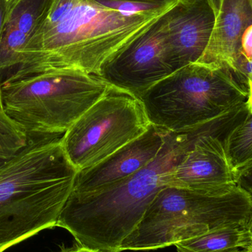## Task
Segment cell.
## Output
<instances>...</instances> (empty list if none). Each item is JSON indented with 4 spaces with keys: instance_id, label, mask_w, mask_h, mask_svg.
I'll list each match as a JSON object with an SVG mask.
<instances>
[{
    "instance_id": "obj_1",
    "label": "cell",
    "mask_w": 252,
    "mask_h": 252,
    "mask_svg": "<svg viewBox=\"0 0 252 252\" xmlns=\"http://www.w3.org/2000/svg\"><path fill=\"white\" fill-rule=\"evenodd\" d=\"M173 7L129 14L107 8L94 0H77L62 20L35 30L21 53L20 63L7 78L57 71L98 76L105 63Z\"/></svg>"
},
{
    "instance_id": "obj_15",
    "label": "cell",
    "mask_w": 252,
    "mask_h": 252,
    "mask_svg": "<svg viewBox=\"0 0 252 252\" xmlns=\"http://www.w3.org/2000/svg\"><path fill=\"white\" fill-rule=\"evenodd\" d=\"M52 2L53 0H19L10 9L6 25L17 28L30 38L47 16Z\"/></svg>"
},
{
    "instance_id": "obj_17",
    "label": "cell",
    "mask_w": 252,
    "mask_h": 252,
    "mask_svg": "<svg viewBox=\"0 0 252 252\" xmlns=\"http://www.w3.org/2000/svg\"><path fill=\"white\" fill-rule=\"evenodd\" d=\"M28 139L25 132L0 111V157H13L27 145Z\"/></svg>"
},
{
    "instance_id": "obj_12",
    "label": "cell",
    "mask_w": 252,
    "mask_h": 252,
    "mask_svg": "<svg viewBox=\"0 0 252 252\" xmlns=\"http://www.w3.org/2000/svg\"><path fill=\"white\" fill-rule=\"evenodd\" d=\"M252 25V0H221L208 45L197 63L232 72L241 53V40Z\"/></svg>"
},
{
    "instance_id": "obj_32",
    "label": "cell",
    "mask_w": 252,
    "mask_h": 252,
    "mask_svg": "<svg viewBox=\"0 0 252 252\" xmlns=\"http://www.w3.org/2000/svg\"><path fill=\"white\" fill-rule=\"evenodd\" d=\"M246 250H249L252 252V247H248V248L246 249Z\"/></svg>"
},
{
    "instance_id": "obj_2",
    "label": "cell",
    "mask_w": 252,
    "mask_h": 252,
    "mask_svg": "<svg viewBox=\"0 0 252 252\" xmlns=\"http://www.w3.org/2000/svg\"><path fill=\"white\" fill-rule=\"evenodd\" d=\"M63 136L28 137L0 165V252L57 226L78 173L63 152Z\"/></svg>"
},
{
    "instance_id": "obj_26",
    "label": "cell",
    "mask_w": 252,
    "mask_h": 252,
    "mask_svg": "<svg viewBox=\"0 0 252 252\" xmlns=\"http://www.w3.org/2000/svg\"><path fill=\"white\" fill-rule=\"evenodd\" d=\"M0 111H1V112H4V109H3L2 99H1V82H0Z\"/></svg>"
},
{
    "instance_id": "obj_7",
    "label": "cell",
    "mask_w": 252,
    "mask_h": 252,
    "mask_svg": "<svg viewBox=\"0 0 252 252\" xmlns=\"http://www.w3.org/2000/svg\"><path fill=\"white\" fill-rule=\"evenodd\" d=\"M151 125L139 97L109 85L106 94L66 130L62 146L79 172L101 162Z\"/></svg>"
},
{
    "instance_id": "obj_29",
    "label": "cell",
    "mask_w": 252,
    "mask_h": 252,
    "mask_svg": "<svg viewBox=\"0 0 252 252\" xmlns=\"http://www.w3.org/2000/svg\"><path fill=\"white\" fill-rule=\"evenodd\" d=\"M248 229H252V218L251 220H250V223H249Z\"/></svg>"
},
{
    "instance_id": "obj_24",
    "label": "cell",
    "mask_w": 252,
    "mask_h": 252,
    "mask_svg": "<svg viewBox=\"0 0 252 252\" xmlns=\"http://www.w3.org/2000/svg\"><path fill=\"white\" fill-rule=\"evenodd\" d=\"M209 2L211 4L213 7V10H215V13L217 15L220 10V4H221V0H208Z\"/></svg>"
},
{
    "instance_id": "obj_5",
    "label": "cell",
    "mask_w": 252,
    "mask_h": 252,
    "mask_svg": "<svg viewBox=\"0 0 252 252\" xmlns=\"http://www.w3.org/2000/svg\"><path fill=\"white\" fill-rule=\"evenodd\" d=\"M95 75L57 71L1 82L6 115L28 137L64 135L109 89Z\"/></svg>"
},
{
    "instance_id": "obj_25",
    "label": "cell",
    "mask_w": 252,
    "mask_h": 252,
    "mask_svg": "<svg viewBox=\"0 0 252 252\" xmlns=\"http://www.w3.org/2000/svg\"><path fill=\"white\" fill-rule=\"evenodd\" d=\"M8 4L9 7H10V10L19 1V0H5Z\"/></svg>"
},
{
    "instance_id": "obj_33",
    "label": "cell",
    "mask_w": 252,
    "mask_h": 252,
    "mask_svg": "<svg viewBox=\"0 0 252 252\" xmlns=\"http://www.w3.org/2000/svg\"></svg>"
},
{
    "instance_id": "obj_28",
    "label": "cell",
    "mask_w": 252,
    "mask_h": 252,
    "mask_svg": "<svg viewBox=\"0 0 252 252\" xmlns=\"http://www.w3.org/2000/svg\"><path fill=\"white\" fill-rule=\"evenodd\" d=\"M10 158V157H9ZM4 158V157H0V165H1V164H3V163L4 162V161H6V160L7 159V158Z\"/></svg>"
},
{
    "instance_id": "obj_23",
    "label": "cell",
    "mask_w": 252,
    "mask_h": 252,
    "mask_svg": "<svg viewBox=\"0 0 252 252\" xmlns=\"http://www.w3.org/2000/svg\"><path fill=\"white\" fill-rule=\"evenodd\" d=\"M248 247H252V229H249L247 237H246L244 249H247Z\"/></svg>"
},
{
    "instance_id": "obj_30",
    "label": "cell",
    "mask_w": 252,
    "mask_h": 252,
    "mask_svg": "<svg viewBox=\"0 0 252 252\" xmlns=\"http://www.w3.org/2000/svg\"><path fill=\"white\" fill-rule=\"evenodd\" d=\"M238 252H252L250 251V250H246V249H244V250H240V251H238Z\"/></svg>"
},
{
    "instance_id": "obj_4",
    "label": "cell",
    "mask_w": 252,
    "mask_h": 252,
    "mask_svg": "<svg viewBox=\"0 0 252 252\" xmlns=\"http://www.w3.org/2000/svg\"><path fill=\"white\" fill-rule=\"evenodd\" d=\"M252 218V196L238 185L214 193L164 187L123 242L121 252L165 248L223 225H249Z\"/></svg>"
},
{
    "instance_id": "obj_18",
    "label": "cell",
    "mask_w": 252,
    "mask_h": 252,
    "mask_svg": "<svg viewBox=\"0 0 252 252\" xmlns=\"http://www.w3.org/2000/svg\"><path fill=\"white\" fill-rule=\"evenodd\" d=\"M107 8L121 13L137 14L145 12H155L164 9L172 8L179 0H165L155 1L151 0H94Z\"/></svg>"
},
{
    "instance_id": "obj_8",
    "label": "cell",
    "mask_w": 252,
    "mask_h": 252,
    "mask_svg": "<svg viewBox=\"0 0 252 252\" xmlns=\"http://www.w3.org/2000/svg\"><path fill=\"white\" fill-rule=\"evenodd\" d=\"M174 72L169 56L164 16L105 63L97 77L109 85L139 97Z\"/></svg>"
},
{
    "instance_id": "obj_27",
    "label": "cell",
    "mask_w": 252,
    "mask_h": 252,
    "mask_svg": "<svg viewBox=\"0 0 252 252\" xmlns=\"http://www.w3.org/2000/svg\"><path fill=\"white\" fill-rule=\"evenodd\" d=\"M249 105H250V110L252 112V94H250V98L248 100Z\"/></svg>"
},
{
    "instance_id": "obj_9",
    "label": "cell",
    "mask_w": 252,
    "mask_h": 252,
    "mask_svg": "<svg viewBox=\"0 0 252 252\" xmlns=\"http://www.w3.org/2000/svg\"><path fill=\"white\" fill-rule=\"evenodd\" d=\"M165 187L214 193L237 184L236 170L225 151L223 139L204 135L166 175Z\"/></svg>"
},
{
    "instance_id": "obj_16",
    "label": "cell",
    "mask_w": 252,
    "mask_h": 252,
    "mask_svg": "<svg viewBox=\"0 0 252 252\" xmlns=\"http://www.w3.org/2000/svg\"><path fill=\"white\" fill-rule=\"evenodd\" d=\"M28 35L6 25L0 36V70L15 68L21 61V53L28 42Z\"/></svg>"
},
{
    "instance_id": "obj_22",
    "label": "cell",
    "mask_w": 252,
    "mask_h": 252,
    "mask_svg": "<svg viewBox=\"0 0 252 252\" xmlns=\"http://www.w3.org/2000/svg\"><path fill=\"white\" fill-rule=\"evenodd\" d=\"M61 252H102L98 250H93V249L87 248L84 247H78L76 248L66 249L62 250Z\"/></svg>"
},
{
    "instance_id": "obj_20",
    "label": "cell",
    "mask_w": 252,
    "mask_h": 252,
    "mask_svg": "<svg viewBox=\"0 0 252 252\" xmlns=\"http://www.w3.org/2000/svg\"><path fill=\"white\" fill-rule=\"evenodd\" d=\"M237 184L252 198V164L236 172Z\"/></svg>"
},
{
    "instance_id": "obj_31",
    "label": "cell",
    "mask_w": 252,
    "mask_h": 252,
    "mask_svg": "<svg viewBox=\"0 0 252 252\" xmlns=\"http://www.w3.org/2000/svg\"><path fill=\"white\" fill-rule=\"evenodd\" d=\"M151 1H165V0H151Z\"/></svg>"
},
{
    "instance_id": "obj_6",
    "label": "cell",
    "mask_w": 252,
    "mask_h": 252,
    "mask_svg": "<svg viewBox=\"0 0 252 252\" xmlns=\"http://www.w3.org/2000/svg\"><path fill=\"white\" fill-rule=\"evenodd\" d=\"M249 97L230 69L196 62L178 69L139 98L151 125L179 133L218 118Z\"/></svg>"
},
{
    "instance_id": "obj_13",
    "label": "cell",
    "mask_w": 252,
    "mask_h": 252,
    "mask_svg": "<svg viewBox=\"0 0 252 252\" xmlns=\"http://www.w3.org/2000/svg\"><path fill=\"white\" fill-rule=\"evenodd\" d=\"M248 225L229 223L176 244L178 252H238L244 250Z\"/></svg>"
},
{
    "instance_id": "obj_10",
    "label": "cell",
    "mask_w": 252,
    "mask_h": 252,
    "mask_svg": "<svg viewBox=\"0 0 252 252\" xmlns=\"http://www.w3.org/2000/svg\"><path fill=\"white\" fill-rule=\"evenodd\" d=\"M170 132L151 125L137 139L123 147L91 168L77 173L72 192H97L132 176L154 161Z\"/></svg>"
},
{
    "instance_id": "obj_19",
    "label": "cell",
    "mask_w": 252,
    "mask_h": 252,
    "mask_svg": "<svg viewBox=\"0 0 252 252\" xmlns=\"http://www.w3.org/2000/svg\"><path fill=\"white\" fill-rule=\"evenodd\" d=\"M232 72L238 82L248 91L250 96L252 94V62L239 59L235 63Z\"/></svg>"
},
{
    "instance_id": "obj_21",
    "label": "cell",
    "mask_w": 252,
    "mask_h": 252,
    "mask_svg": "<svg viewBox=\"0 0 252 252\" xmlns=\"http://www.w3.org/2000/svg\"><path fill=\"white\" fill-rule=\"evenodd\" d=\"M9 12H10V7L7 1L5 0H0V36L7 23Z\"/></svg>"
},
{
    "instance_id": "obj_11",
    "label": "cell",
    "mask_w": 252,
    "mask_h": 252,
    "mask_svg": "<svg viewBox=\"0 0 252 252\" xmlns=\"http://www.w3.org/2000/svg\"><path fill=\"white\" fill-rule=\"evenodd\" d=\"M216 17L208 0H179L164 15L169 56L175 70L201 59L210 41Z\"/></svg>"
},
{
    "instance_id": "obj_3",
    "label": "cell",
    "mask_w": 252,
    "mask_h": 252,
    "mask_svg": "<svg viewBox=\"0 0 252 252\" xmlns=\"http://www.w3.org/2000/svg\"><path fill=\"white\" fill-rule=\"evenodd\" d=\"M192 130L170 132L161 152L142 170L97 192H72L58 220L81 247L121 252L160 189L169 171L197 139Z\"/></svg>"
},
{
    "instance_id": "obj_14",
    "label": "cell",
    "mask_w": 252,
    "mask_h": 252,
    "mask_svg": "<svg viewBox=\"0 0 252 252\" xmlns=\"http://www.w3.org/2000/svg\"><path fill=\"white\" fill-rule=\"evenodd\" d=\"M229 162L236 170L252 164V112L223 140Z\"/></svg>"
}]
</instances>
